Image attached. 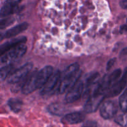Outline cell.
<instances>
[{"instance_id": "cell-18", "label": "cell", "mask_w": 127, "mask_h": 127, "mask_svg": "<svg viewBox=\"0 0 127 127\" xmlns=\"http://www.w3.org/2000/svg\"><path fill=\"white\" fill-rule=\"evenodd\" d=\"M122 74V71L120 69H117L114 71L110 75L107 77V81L109 84V87H111L115 82L117 81L118 79L120 78Z\"/></svg>"}, {"instance_id": "cell-12", "label": "cell", "mask_w": 127, "mask_h": 127, "mask_svg": "<svg viewBox=\"0 0 127 127\" xmlns=\"http://www.w3.org/2000/svg\"><path fill=\"white\" fill-rule=\"evenodd\" d=\"M35 72H33L29 76V78L26 79V80L25 81V83H24L22 87V92L23 94H31L32 92L37 89L35 79Z\"/></svg>"}, {"instance_id": "cell-10", "label": "cell", "mask_w": 127, "mask_h": 127, "mask_svg": "<svg viewBox=\"0 0 127 127\" xmlns=\"http://www.w3.org/2000/svg\"><path fill=\"white\" fill-rule=\"evenodd\" d=\"M127 82L124 78H122L118 81L115 82L108 90L106 94V96L108 97H115L119 95L127 86Z\"/></svg>"}, {"instance_id": "cell-21", "label": "cell", "mask_w": 127, "mask_h": 127, "mask_svg": "<svg viewBox=\"0 0 127 127\" xmlns=\"http://www.w3.org/2000/svg\"><path fill=\"white\" fill-rule=\"evenodd\" d=\"M115 122L121 126H127V115H120L115 119Z\"/></svg>"}, {"instance_id": "cell-14", "label": "cell", "mask_w": 127, "mask_h": 127, "mask_svg": "<svg viewBox=\"0 0 127 127\" xmlns=\"http://www.w3.org/2000/svg\"><path fill=\"white\" fill-rule=\"evenodd\" d=\"M99 77H100V75H99V73H94L91 74V75L87 78L86 81L85 89H84V96L86 97L88 96V95H89L91 87L97 81Z\"/></svg>"}, {"instance_id": "cell-8", "label": "cell", "mask_w": 127, "mask_h": 127, "mask_svg": "<svg viewBox=\"0 0 127 127\" xmlns=\"http://www.w3.org/2000/svg\"><path fill=\"white\" fill-rule=\"evenodd\" d=\"M60 78L61 74L59 71H57L55 73H53V74L51 76L49 79L47 81V83L42 88V91L40 92L41 94L45 95V94H47L52 91L57 86L58 82L60 80Z\"/></svg>"}, {"instance_id": "cell-30", "label": "cell", "mask_w": 127, "mask_h": 127, "mask_svg": "<svg viewBox=\"0 0 127 127\" xmlns=\"http://www.w3.org/2000/svg\"></svg>"}, {"instance_id": "cell-3", "label": "cell", "mask_w": 127, "mask_h": 127, "mask_svg": "<svg viewBox=\"0 0 127 127\" xmlns=\"http://www.w3.org/2000/svg\"><path fill=\"white\" fill-rule=\"evenodd\" d=\"M33 68V64L28 63L21 68L15 70L10 76H9L7 82L11 84H16L24 79L27 76L29 72Z\"/></svg>"}, {"instance_id": "cell-23", "label": "cell", "mask_w": 127, "mask_h": 127, "mask_svg": "<svg viewBox=\"0 0 127 127\" xmlns=\"http://www.w3.org/2000/svg\"><path fill=\"white\" fill-rule=\"evenodd\" d=\"M82 127H97V124L93 120H88L83 124Z\"/></svg>"}, {"instance_id": "cell-1", "label": "cell", "mask_w": 127, "mask_h": 127, "mask_svg": "<svg viewBox=\"0 0 127 127\" xmlns=\"http://www.w3.org/2000/svg\"><path fill=\"white\" fill-rule=\"evenodd\" d=\"M81 71L79 70V66L78 63H73L69 65L61 75L60 84L58 91L63 94L69 89L76 84L80 77Z\"/></svg>"}, {"instance_id": "cell-11", "label": "cell", "mask_w": 127, "mask_h": 127, "mask_svg": "<svg viewBox=\"0 0 127 127\" xmlns=\"http://www.w3.org/2000/svg\"><path fill=\"white\" fill-rule=\"evenodd\" d=\"M85 116L81 112H73L64 115L62 119V123L64 124L73 125L81 122L84 120Z\"/></svg>"}, {"instance_id": "cell-25", "label": "cell", "mask_w": 127, "mask_h": 127, "mask_svg": "<svg viewBox=\"0 0 127 127\" xmlns=\"http://www.w3.org/2000/svg\"><path fill=\"white\" fill-rule=\"evenodd\" d=\"M120 5L121 7H122L124 9H127V0H122L120 2Z\"/></svg>"}, {"instance_id": "cell-13", "label": "cell", "mask_w": 127, "mask_h": 127, "mask_svg": "<svg viewBox=\"0 0 127 127\" xmlns=\"http://www.w3.org/2000/svg\"><path fill=\"white\" fill-rule=\"evenodd\" d=\"M28 26L29 24L27 22H23V23L17 25L10 29L7 30L4 34V38H12V37H15L19 33L26 31Z\"/></svg>"}, {"instance_id": "cell-28", "label": "cell", "mask_w": 127, "mask_h": 127, "mask_svg": "<svg viewBox=\"0 0 127 127\" xmlns=\"http://www.w3.org/2000/svg\"><path fill=\"white\" fill-rule=\"evenodd\" d=\"M126 55H127V48H124L120 53V57H124Z\"/></svg>"}, {"instance_id": "cell-27", "label": "cell", "mask_w": 127, "mask_h": 127, "mask_svg": "<svg viewBox=\"0 0 127 127\" xmlns=\"http://www.w3.org/2000/svg\"><path fill=\"white\" fill-rule=\"evenodd\" d=\"M120 32L121 33H126V32H127V25H124V26L120 27Z\"/></svg>"}, {"instance_id": "cell-16", "label": "cell", "mask_w": 127, "mask_h": 127, "mask_svg": "<svg viewBox=\"0 0 127 127\" xmlns=\"http://www.w3.org/2000/svg\"><path fill=\"white\" fill-rule=\"evenodd\" d=\"M48 110L50 114L53 115L60 116L63 115V113L65 112V107L62 104L53 103L48 106Z\"/></svg>"}, {"instance_id": "cell-26", "label": "cell", "mask_w": 127, "mask_h": 127, "mask_svg": "<svg viewBox=\"0 0 127 127\" xmlns=\"http://www.w3.org/2000/svg\"><path fill=\"white\" fill-rule=\"evenodd\" d=\"M21 1V0H6V2L7 3L11 4L17 5Z\"/></svg>"}, {"instance_id": "cell-24", "label": "cell", "mask_w": 127, "mask_h": 127, "mask_svg": "<svg viewBox=\"0 0 127 127\" xmlns=\"http://www.w3.org/2000/svg\"><path fill=\"white\" fill-rule=\"evenodd\" d=\"M115 62H116V58H112V59H110V60L108 62L107 64V67H106L107 71H109V69H110V68H111L114 65Z\"/></svg>"}, {"instance_id": "cell-19", "label": "cell", "mask_w": 127, "mask_h": 127, "mask_svg": "<svg viewBox=\"0 0 127 127\" xmlns=\"http://www.w3.org/2000/svg\"><path fill=\"white\" fill-rule=\"evenodd\" d=\"M119 105L120 109L124 112H127V89L122 94L119 99Z\"/></svg>"}, {"instance_id": "cell-4", "label": "cell", "mask_w": 127, "mask_h": 127, "mask_svg": "<svg viewBox=\"0 0 127 127\" xmlns=\"http://www.w3.org/2000/svg\"><path fill=\"white\" fill-rule=\"evenodd\" d=\"M105 96V94L93 93L88 98V100L84 104V111L86 113H93L96 111Z\"/></svg>"}, {"instance_id": "cell-22", "label": "cell", "mask_w": 127, "mask_h": 127, "mask_svg": "<svg viewBox=\"0 0 127 127\" xmlns=\"http://www.w3.org/2000/svg\"><path fill=\"white\" fill-rule=\"evenodd\" d=\"M14 21V19L12 18V17H7V18L5 19H2L1 20V29L5 28V27H7V26H9L10 24H11L12 23H13V22Z\"/></svg>"}, {"instance_id": "cell-15", "label": "cell", "mask_w": 127, "mask_h": 127, "mask_svg": "<svg viewBox=\"0 0 127 127\" xmlns=\"http://www.w3.org/2000/svg\"><path fill=\"white\" fill-rule=\"evenodd\" d=\"M19 9V7L17 5L11 4L6 3L4 5L1 9L0 14H1V17H6L7 16H9L10 14L15 13L17 12Z\"/></svg>"}, {"instance_id": "cell-17", "label": "cell", "mask_w": 127, "mask_h": 127, "mask_svg": "<svg viewBox=\"0 0 127 127\" xmlns=\"http://www.w3.org/2000/svg\"><path fill=\"white\" fill-rule=\"evenodd\" d=\"M7 104L12 112L17 113L21 110L23 103H22V100L17 99V98H11L10 99H9Z\"/></svg>"}, {"instance_id": "cell-2", "label": "cell", "mask_w": 127, "mask_h": 127, "mask_svg": "<svg viewBox=\"0 0 127 127\" xmlns=\"http://www.w3.org/2000/svg\"><path fill=\"white\" fill-rule=\"evenodd\" d=\"M27 52V47L24 43L18 45L12 48L8 52L2 55L1 58V62L4 64H10L14 61L22 58Z\"/></svg>"}, {"instance_id": "cell-29", "label": "cell", "mask_w": 127, "mask_h": 127, "mask_svg": "<svg viewBox=\"0 0 127 127\" xmlns=\"http://www.w3.org/2000/svg\"><path fill=\"white\" fill-rule=\"evenodd\" d=\"M123 78H124V79H125V81L127 82V69L125 70V73H124V76H122Z\"/></svg>"}, {"instance_id": "cell-6", "label": "cell", "mask_w": 127, "mask_h": 127, "mask_svg": "<svg viewBox=\"0 0 127 127\" xmlns=\"http://www.w3.org/2000/svg\"><path fill=\"white\" fill-rule=\"evenodd\" d=\"M84 89V84L82 81H78L73 86L68 90L65 97V100L68 103H72L76 101L80 98Z\"/></svg>"}, {"instance_id": "cell-20", "label": "cell", "mask_w": 127, "mask_h": 127, "mask_svg": "<svg viewBox=\"0 0 127 127\" xmlns=\"http://www.w3.org/2000/svg\"><path fill=\"white\" fill-rule=\"evenodd\" d=\"M13 68V66L12 64H7V65H6L5 66L2 67L0 70V78H1V80L3 81L7 78L9 76V74L10 73L11 71L12 70Z\"/></svg>"}, {"instance_id": "cell-7", "label": "cell", "mask_w": 127, "mask_h": 127, "mask_svg": "<svg viewBox=\"0 0 127 127\" xmlns=\"http://www.w3.org/2000/svg\"><path fill=\"white\" fill-rule=\"evenodd\" d=\"M118 107L116 103L112 100L105 102L100 109V115L104 119H110L117 114Z\"/></svg>"}, {"instance_id": "cell-5", "label": "cell", "mask_w": 127, "mask_h": 127, "mask_svg": "<svg viewBox=\"0 0 127 127\" xmlns=\"http://www.w3.org/2000/svg\"><path fill=\"white\" fill-rule=\"evenodd\" d=\"M53 68L51 66H45L38 72L35 71V79L37 89L43 88L51 76L53 74Z\"/></svg>"}, {"instance_id": "cell-9", "label": "cell", "mask_w": 127, "mask_h": 127, "mask_svg": "<svg viewBox=\"0 0 127 127\" xmlns=\"http://www.w3.org/2000/svg\"><path fill=\"white\" fill-rule=\"evenodd\" d=\"M26 42V37L24 36L13 38L2 44L0 47V53L1 55L4 54L9 50L21 43H24Z\"/></svg>"}]
</instances>
